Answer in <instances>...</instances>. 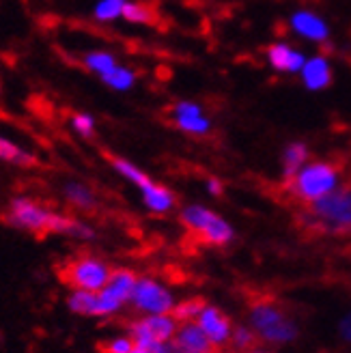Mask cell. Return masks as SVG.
Listing matches in <instances>:
<instances>
[{"instance_id":"7c38bea8","label":"cell","mask_w":351,"mask_h":353,"mask_svg":"<svg viewBox=\"0 0 351 353\" xmlns=\"http://www.w3.org/2000/svg\"><path fill=\"white\" fill-rule=\"evenodd\" d=\"M291 26L295 32H300L302 37L310 41H325L328 39V26L319 15L310 11H300L291 17Z\"/></svg>"},{"instance_id":"44dd1931","label":"cell","mask_w":351,"mask_h":353,"mask_svg":"<svg viewBox=\"0 0 351 353\" xmlns=\"http://www.w3.org/2000/svg\"><path fill=\"white\" fill-rule=\"evenodd\" d=\"M205 306H207V302H205L203 297H190V299H183V302H179V304H174V308H172L170 314L179 323L194 321V319H199V314L203 312Z\"/></svg>"},{"instance_id":"7402d4cb","label":"cell","mask_w":351,"mask_h":353,"mask_svg":"<svg viewBox=\"0 0 351 353\" xmlns=\"http://www.w3.org/2000/svg\"><path fill=\"white\" fill-rule=\"evenodd\" d=\"M103 84H108L114 91H128L132 88V84L136 82V74L128 67H121V65H114L110 72H106L101 76Z\"/></svg>"},{"instance_id":"4fadbf2b","label":"cell","mask_w":351,"mask_h":353,"mask_svg":"<svg viewBox=\"0 0 351 353\" xmlns=\"http://www.w3.org/2000/svg\"><path fill=\"white\" fill-rule=\"evenodd\" d=\"M302 80L310 91H321L332 82V69L323 57H314L304 63L302 67Z\"/></svg>"},{"instance_id":"484cf974","label":"cell","mask_w":351,"mask_h":353,"mask_svg":"<svg viewBox=\"0 0 351 353\" xmlns=\"http://www.w3.org/2000/svg\"><path fill=\"white\" fill-rule=\"evenodd\" d=\"M172 123H174V125H177L179 130L188 132V134H207L209 128H212V123H209V119H205L203 114H201V117L172 119Z\"/></svg>"},{"instance_id":"603a6c76","label":"cell","mask_w":351,"mask_h":353,"mask_svg":"<svg viewBox=\"0 0 351 353\" xmlns=\"http://www.w3.org/2000/svg\"><path fill=\"white\" fill-rule=\"evenodd\" d=\"M82 63H84L86 69H91V72H95V74H99V76H103L106 72H110V69L117 65V61H114V57L110 54V52H101V50L84 54Z\"/></svg>"},{"instance_id":"cb8c5ba5","label":"cell","mask_w":351,"mask_h":353,"mask_svg":"<svg viewBox=\"0 0 351 353\" xmlns=\"http://www.w3.org/2000/svg\"><path fill=\"white\" fill-rule=\"evenodd\" d=\"M259 341H261L259 334L252 327H245V325L235 327L233 334H231V345H233L235 353H245V351L254 349Z\"/></svg>"},{"instance_id":"e0dca14e","label":"cell","mask_w":351,"mask_h":353,"mask_svg":"<svg viewBox=\"0 0 351 353\" xmlns=\"http://www.w3.org/2000/svg\"><path fill=\"white\" fill-rule=\"evenodd\" d=\"M0 162H7V164H13V166H22V168H30V166L39 164V160L30 151L11 143V140H7L5 136H0Z\"/></svg>"},{"instance_id":"ffe728a7","label":"cell","mask_w":351,"mask_h":353,"mask_svg":"<svg viewBox=\"0 0 351 353\" xmlns=\"http://www.w3.org/2000/svg\"><path fill=\"white\" fill-rule=\"evenodd\" d=\"M108 162L112 164V168L121 174L126 176L128 181H132L134 185H138L140 190L147 188L151 183V176L147 172H143L138 166H134L132 162H128L126 157H119V155H108Z\"/></svg>"},{"instance_id":"ac0fdd59","label":"cell","mask_w":351,"mask_h":353,"mask_svg":"<svg viewBox=\"0 0 351 353\" xmlns=\"http://www.w3.org/2000/svg\"><path fill=\"white\" fill-rule=\"evenodd\" d=\"M67 308L80 316H97V291L72 289L67 297Z\"/></svg>"},{"instance_id":"5b68a950","label":"cell","mask_w":351,"mask_h":353,"mask_svg":"<svg viewBox=\"0 0 351 353\" xmlns=\"http://www.w3.org/2000/svg\"><path fill=\"white\" fill-rule=\"evenodd\" d=\"M181 222L203 245H226L233 239V226L203 205H190L181 211Z\"/></svg>"},{"instance_id":"1f68e13d","label":"cell","mask_w":351,"mask_h":353,"mask_svg":"<svg viewBox=\"0 0 351 353\" xmlns=\"http://www.w3.org/2000/svg\"><path fill=\"white\" fill-rule=\"evenodd\" d=\"M207 188H209V192L214 194V196H220V194L224 192V188H222V183H220L218 179H209Z\"/></svg>"},{"instance_id":"3957f363","label":"cell","mask_w":351,"mask_h":353,"mask_svg":"<svg viewBox=\"0 0 351 353\" xmlns=\"http://www.w3.org/2000/svg\"><path fill=\"white\" fill-rule=\"evenodd\" d=\"M302 222L317 233H351V188L332 190L310 203Z\"/></svg>"},{"instance_id":"8fae6325","label":"cell","mask_w":351,"mask_h":353,"mask_svg":"<svg viewBox=\"0 0 351 353\" xmlns=\"http://www.w3.org/2000/svg\"><path fill=\"white\" fill-rule=\"evenodd\" d=\"M268 59L272 63V67H276L278 72H287V74H295L304 67V57L297 50H293L287 43H274L268 48Z\"/></svg>"},{"instance_id":"d6986e66","label":"cell","mask_w":351,"mask_h":353,"mask_svg":"<svg viewBox=\"0 0 351 353\" xmlns=\"http://www.w3.org/2000/svg\"><path fill=\"white\" fill-rule=\"evenodd\" d=\"M308 157V147L302 145V143H291L287 149H285V155H283V172H285V181H291L293 176L302 170L304 162Z\"/></svg>"},{"instance_id":"d6a6232c","label":"cell","mask_w":351,"mask_h":353,"mask_svg":"<svg viewBox=\"0 0 351 353\" xmlns=\"http://www.w3.org/2000/svg\"><path fill=\"white\" fill-rule=\"evenodd\" d=\"M245 353H270V351H265V349H250V351H245Z\"/></svg>"},{"instance_id":"7a4b0ae2","label":"cell","mask_w":351,"mask_h":353,"mask_svg":"<svg viewBox=\"0 0 351 353\" xmlns=\"http://www.w3.org/2000/svg\"><path fill=\"white\" fill-rule=\"evenodd\" d=\"M250 325L261 341L274 345L291 343L300 332L289 310L268 295L250 299Z\"/></svg>"},{"instance_id":"4316f807","label":"cell","mask_w":351,"mask_h":353,"mask_svg":"<svg viewBox=\"0 0 351 353\" xmlns=\"http://www.w3.org/2000/svg\"><path fill=\"white\" fill-rule=\"evenodd\" d=\"M132 349H134V339L130 334H126V336H114L99 345L101 353H132Z\"/></svg>"},{"instance_id":"8992f818","label":"cell","mask_w":351,"mask_h":353,"mask_svg":"<svg viewBox=\"0 0 351 353\" xmlns=\"http://www.w3.org/2000/svg\"><path fill=\"white\" fill-rule=\"evenodd\" d=\"M110 274L112 270L108 268V263L91 254L69 259L59 270V276L67 287L84 291H101L110 280Z\"/></svg>"},{"instance_id":"6da1fadb","label":"cell","mask_w":351,"mask_h":353,"mask_svg":"<svg viewBox=\"0 0 351 353\" xmlns=\"http://www.w3.org/2000/svg\"><path fill=\"white\" fill-rule=\"evenodd\" d=\"M3 220L15 228V231H24L37 237L46 235H65V237H74L89 241L95 239L93 226L86 222L74 218V216H65L59 211L46 207L43 203L34 201L30 196H15L9 201Z\"/></svg>"},{"instance_id":"f1b7e54d","label":"cell","mask_w":351,"mask_h":353,"mask_svg":"<svg viewBox=\"0 0 351 353\" xmlns=\"http://www.w3.org/2000/svg\"><path fill=\"white\" fill-rule=\"evenodd\" d=\"M170 112H172V119H185V117H201L203 108L194 101H179L172 105Z\"/></svg>"},{"instance_id":"5bb4252c","label":"cell","mask_w":351,"mask_h":353,"mask_svg":"<svg viewBox=\"0 0 351 353\" xmlns=\"http://www.w3.org/2000/svg\"><path fill=\"white\" fill-rule=\"evenodd\" d=\"M63 196L65 201L72 205L74 209L78 211H95L97 209V196L95 192L86 185V183H80V181H67L63 185Z\"/></svg>"},{"instance_id":"30bf717a","label":"cell","mask_w":351,"mask_h":353,"mask_svg":"<svg viewBox=\"0 0 351 353\" xmlns=\"http://www.w3.org/2000/svg\"><path fill=\"white\" fill-rule=\"evenodd\" d=\"M172 341L181 347H185V349H190V351H199V353H218L220 351L212 341L207 339L203 327L199 323H192V321L179 323L177 334H174Z\"/></svg>"},{"instance_id":"2e32d148","label":"cell","mask_w":351,"mask_h":353,"mask_svg":"<svg viewBox=\"0 0 351 353\" xmlns=\"http://www.w3.org/2000/svg\"><path fill=\"white\" fill-rule=\"evenodd\" d=\"M140 192H143L145 205L153 211V214H166V211H170L172 205H174V194L164 185H157V183L151 181L147 188H143Z\"/></svg>"},{"instance_id":"277c9868","label":"cell","mask_w":351,"mask_h":353,"mask_svg":"<svg viewBox=\"0 0 351 353\" xmlns=\"http://www.w3.org/2000/svg\"><path fill=\"white\" fill-rule=\"evenodd\" d=\"M339 183V168L330 162H312L297 172L291 181L285 183V190L304 205L319 201Z\"/></svg>"},{"instance_id":"d4e9b609","label":"cell","mask_w":351,"mask_h":353,"mask_svg":"<svg viewBox=\"0 0 351 353\" xmlns=\"http://www.w3.org/2000/svg\"><path fill=\"white\" fill-rule=\"evenodd\" d=\"M128 0H99L95 5V20L97 22H112L117 17L123 15V7H126Z\"/></svg>"},{"instance_id":"4dcf8cb0","label":"cell","mask_w":351,"mask_h":353,"mask_svg":"<svg viewBox=\"0 0 351 353\" xmlns=\"http://www.w3.org/2000/svg\"><path fill=\"white\" fill-rule=\"evenodd\" d=\"M341 334H343L347 341H351V312L345 316L343 323H341Z\"/></svg>"},{"instance_id":"9a60e30c","label":"cell","mask_w":351,"mask_h":353,"mask_svg":"<svg viewBox=\"0 0 351 353\" xmlns=\"http://www.w3.org/2000/svg\"><path fill=\"white\" fill-rule=\"evenodd\" d=\"M123 20L134 24H147V26H160V9L151 3H126L123 7Z\"/></svg>"},{"instance_id":"f546056e","label":"cell","mask_w":351,"mask_h":353,"mask_svg":"<svg viewBox=\"0 0 351 353\" xmlns=\"http://www.w3.org/2000/svg\"><path fill=\"white\" fill-rule=\"evenodd\" d=\"M162 353H199V351H190V349L177 345L174 341H168V343H164V351Z\"/></svg>"},{"instance_id":"52a82bcc","label":"cell","mask_w":351,"mask_h":353,"mask_svg":"<svg viewBox=\"0 0 351 353\" xmlns=\"http://www.w3.org/2000/svg\"><path fill=\"white\" fill-rule=\"evenodd\" d=\"M138 276L132 270H112L106 287L97 291V316L106 319L114 316L123 306L130 304Z\"/></svg>"},{"instance_id":"9c48e42d","label":"cell","mask_w":351,"mask_h":353,"mask_svg":"<svg viewBox=\"0 0 351 353\" xmlns=\"http://www.w3.org/2000/svg\"><path fill=\"white\" fill-rule=\"evenodd\" d=\"M199 325L207 334V339L212 341L218 349L231 343V319L216 306H205L199 314Z\"/></svg>"},{"instance_id":"ba28073f","label":"cell","mask_w":351,"mask_h":353,"mask_svg":"<svg viewBox=\"0 0 351 353\" xmlns=\"http://www.w3.org/2000/svg\"><path fill=\"white\" fill-rule=\"evenodd\" d=\"M130 304L143 314H166L172 312L174 299L170 291L153 278H138Z\"/></svg>"},{"instance_id":"83f0119b","label":"cell","mask_w":351,"mask_h":353,"mask_svg":"<svg viewBox=\"0 0 351 353\" xmlns=\"http://www.w3.org/2000/svg\"><path fill=\"white\" fill-rule=\"evenodd\" d=\"M72 128L82 136V138H91L95 134V119L86 112H76L72 117Z\"/></svg>"}]
</instances>
